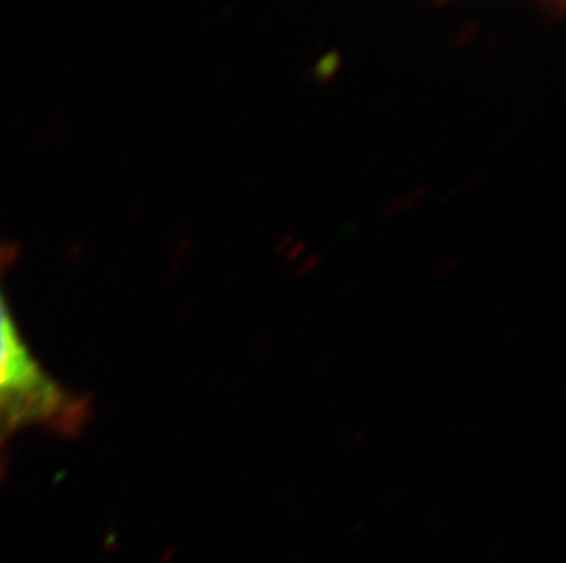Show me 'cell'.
<instances>
[{
	"instance_id": "cell-1",
	"label": "cell",
	"mask_w": 566,
	"mask_h": 563,
	"mask_svg": "<svg viewBox=\"0 0 566 563\" xmlns=\"http://www.w3.org/2000/svg\"><path fill=\"white\" fill-rule=\"evenodd\" d=\"M10 249L0 247V476L6 445L28 428L72 436L85 425L86 403L61 386L21 337L2 289Z\"/></svg>"
},
{
	"instance_id": "cell-2",
	"label": "cell",
	"mask_w": 566,
	"mask_h": 563,
	"mask_svg": "<svg viewBox=\"0 0 566 563\" xmlns=\"http://www.w3.org/2000/svg\"><path fill=\"white\" fill-rule=\"evenodd\" d=\"M326 251H314V253H306L303 256V261L295 266V275L300 278H308L314 275V273L319 272V267L325 264L326 261Z\"/></svg>"
},
{
	"instance_id": "cell-3",
	"label": "cell",
	"mask_w": 566,
	"mask_h": 563,
	"mask_svg": "<svg viewBox=\"0 0 566 563\" xmlns=\"http://www.w3.org/2000/svg\"><path fill=\"white\" fill-rule=\"evenodd\" d=\"M306 253H308V245H306V242L295 238L281 258H283L286 264L297 266V264L303 261V256H305Z\"/></svg>"
},
{
	"instance_id": "cell-4",
	"label": "cell",
	"mask_w": 566,
	"mask_h": 563,
	"mask_svg": "<svg viewBox=\"0 0 566 563\" xmlns=\"http://www.w3.org/2000/svg\"><path fill=\"white\" fill-rule=\"evenodd\" d=\"M253 357L256 361L261 362L270 355L272 351V344H270V331H259V336L255 337L252 344Z\"/></svg>"
},
{
	"instance_id": "cell-5",
	"label": "cell",
	"mask_w": 566,
	"mask_h": 563,
	"mask_svg": "<svg viewBox=\"0 0 566 563\" xmlns=\"http://www.w3.org/2000/svg\"><path fill=\"white\" fill-rule=\"evenodd\" d=\"M460 261L454 256L443 258L439 266L434 267L433 277L439 282L448 280L449 277H453V273L459 269Z\"/></svg>"
},
{
	"instance_id": "cell-6",
	"label": "cell",
	"mask_w": 566,
	"mask_h": 563,
	"mask_svg": "<svg viewBox=\"0 0 566 563\" xmlns=\"http://www.w3.org/2000/svg\"><path fill=\"white\" fill-rule=\"evenodd\" d=\"M365 437H367V434H365L364 431L354 432V434L347 437L345 448H347V450H356V448L364 447Z\"/></svg>"
},
{
	"instance_id": "cell-7",
	"label": "cell",
	"mask_w": 566,
	"mask_h": 563,
	"mask_svg": "<svg viewBox=\"0 0 566 563\" xmlns=\"http://www.w3.org/2000/svg\"><path fill=\"white\" fill-rule=\"evenodd\" d=\"M294 236L292 234H284L283 238L275 240V245H273V253L281 258V256L286 253L292 242H294Z\"/></svg>"
}]
</instances>
